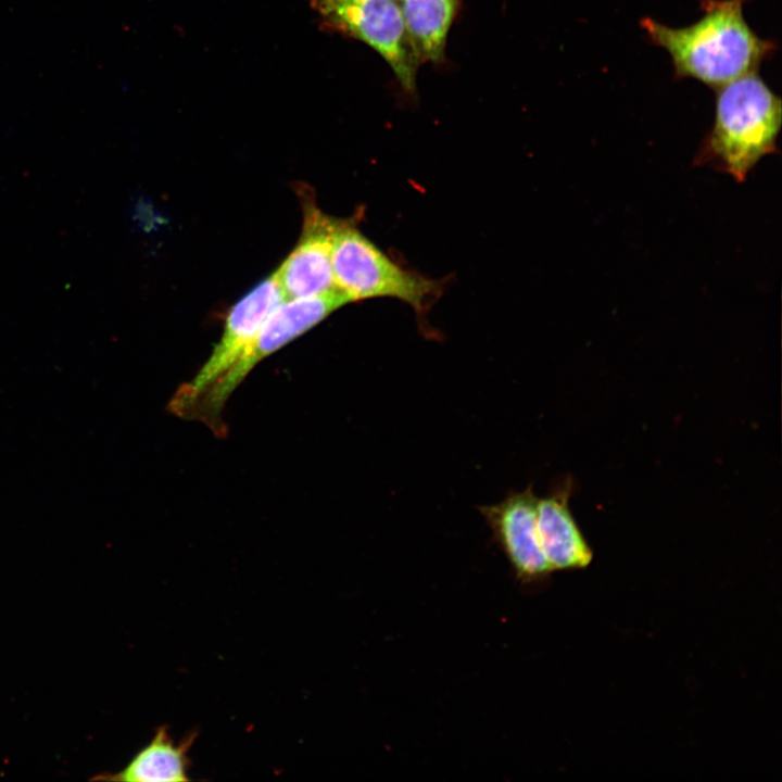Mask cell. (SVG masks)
I'll list each match as a JSON object with an SVG mask.
<instances>
[{"label":"cell","mask_w":782,"mask_h":782,"mask_svg":"<svg viewBox=\"0 0 782 782\" xmlns=\"http://www.w3.org/2000/svg\"><path fill=\"white\" fill-rule=\"evenodd\" d=\"M745 0H704L703 15L681 28L644 17L649 39L671 56L676 77L694 78L717 89L757 72L775 50L773 41L758 37L743 15Z\"/></svg>","instance_id":"1"},{"label":"cell","mask_w":782,"mask_h":782,"mask_svg":"<svg viewBox=\"0 0 782 782\" xmlns=\"http://www.w3.org/2000/svg\"><path fill=\"white\" fill-rule=\"evenodd\" d=\"M716 90L715 119L694 159L743 182L755 165L778 151L782 104L757 72Z\"/></svg>","instance_id":"2"},{"label":"cell","mask_w":782,"mask_h":782,"mask_svg":"<svg viewBox=\"0 0 782 782\" xmlns=\"http://www.w3.org/2000/svg\"><path fill=\"white\" fill-rule=\"evenodd\" d=\"M349 303L337 289L312 297L282 301L268 316L258 336L222 377L194 394L172 398L167 408L174 415L203 422L217 437L227 433L223 411L231 393L264 358L319 324Z\"/></svg>","instance_id":"3"},{"label":"cell","mask_w":782,"mask_h":782,"mask_svg":"<svg viewBox=\"0 0 782 782\" xmlns=\"http://www.w3.org/2000/svg\"><path fill=\"white\" fill-rule=\"evenodd\" d=\"M331 267L335 287L349 303L392 298L422 313L442 287L399 266L345 219H339L332 235Z\"/></svg>","instance_id":"4"},{"label":"cell","mask_w":782,"mask_h":782,"mask_svg":"<svg viewBox=\"0 0 782 782\" xmlns=\"http://www.w3.org/2000/svg\"><path fill=\"white\" fill-rule=\"evenodd\" d=\"M311 4L324 28L370 47L390 66L402 90L416 96L421 63L396 0H311Z\"/></svg>","instance_id":"5"},{"label":"cell","mask_w":782,"mask_h":782,"mask_svg":"<svg viewBox=\"0 0 782 782\" xmlns=\"http://www.w3.org/2000/svg\"><path fill=\"white\" fill-rule=\"evenodd\" d=\"M538 500L530 484L522 491H509L496 504L478 507L516 578L527 584L545 581L553 572L539 540Z\"/></svg>","instance_id":"6"},{"label":"cell","mask_w":782,"mask_h":782,"mask_svg":"<svg viewBox=\"0 0 782 782\" xmlns=\"http://www.w3.org/2000/svg\"><path fill=\"white\" fill-rule=\"evenodd\" d=\"M285 301L275 272L239 300L229 311L223 333L198 373L172 398L194 394L222 377L245 353L272 312Z\"/></svg>","instance_id":"7"},{"label":"cell","mask_w":782,"mask_h":782,"mask_svg":"<svg viewBox=\"0 0 782 782\" xmlns=\"http://www.w3.org/2000/svg\"><path fill=\"white\" fill-rule=\"evenodd\" d=\"M303 227L294 249L275 272L285 300L336 289L331 267L332 235L339 222L314 201L303 206Z\"/></svg>","instance_id":"8"},{"label":"cell","mask_w":782,"mask_h":782,"mask_svg":"<svg viewBox=\"0 0 782 782\" xmlns=\"http://www.w3.org/2000/svg\"><path fill=\"white\" fill-rule=\"evenodd\" d=\"M575 479L566 475L538 500L537 527L542 552L552 570L586 568L593 552L571 513L569 502Z\"/></svg>","instance_id":"9"},{"label":"cell","mask_w":782,"mask_h":782,"mask_svg":"<svg viewBox=\"0 0 782 782\" xmlns=\"http://www.w3.org/2000/svg\"><path fill=\"white\" fill-rule=\"evenodd\" d=\"M197 732L176 743L166 726L156 729L151 741L119 771L101 774L96 780L125 782L189 781V751Z\"/></svg>","instance_id":"10"},{"label":"cell","mask_w":782,"mask_h":782,"mask_svg":"<svg viewBox=\"0 0 782 782\" xmlns=\"http://www.w3.org/2000/svg\"><path fill=\"white\" fill-rule=\"evenodd\" d=\"M420 63L442 64L464 0H396Z\"/></svg>","instance_id":"11"}]
</instances>
